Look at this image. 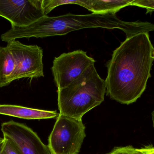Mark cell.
<instances>
[{"label": "cell", "mask_w": 154, "mask_h": 154, "mask_svg": "<svg viewBox=\"0 0 154 154\" xmlns=\"http://www.w3.org/2000/svg\"><path fill=\"white\" fill-rule=\"evenodd\" d=\"M154 51L147 33L126 38L113 52L107 64V95L120 104L135 102L151 77Z\"/></svg>", "instance_id": "1"}, {"label": "cell", "mask_w": 154, "mask_h": 154, "mask_svg": "<svg viewBox=\"0 0 154 154\" xmlns=\"http://www.w3.org/2000/svg\"><path fill=\"white\" fill-rule=\"evenodd\" d=\"M119 29L129 38L143 33H148L150 24L147 22H127L118 18L116 13H91L76 14L68 13L55 17L45 16L24 27L11 26L1 36L2 41L21 38H43L66 35L74 31L88 28Z\"/></svg>", "instance_id": "2"}, {"label": "cell", "mask_w": 154, "mask_h": 154, "mask_svg": "<svg viewBox=\"0 0 154 154\" xmlns=\"http://www.w3.org/2000/svg\"><path fill=\"white\" fill-rule=\"evenodd\" d=\"M106 93V81L98 74L94 65H91L69 85L57 89L59 114L82 119L104 101Z\"/></svg>", "instance_id": "3"}, {"label": "cell", "mask_w": 154, "mask_h": 154, "mask_svg": "<svg viewBox=\"0 0 154 154\" xmlns=\"http://www.w3.org/2000/svg\"><path fill=\"white\" fill-rule=\"evenodd\" d=\"M82 119L59 114L48 138L51 154H79L86 137Z\"/></svg>", "instance_id": "4"}, {"label": "cell", "mask_w": 154, "mask_h": 154, "mask_svg": "<svg viewBox=\"0 0 154 154\" xmlns=\"http://www.w3.org/2000/svg\"><path fill=\"white\" fill-rule=\"evenodd\" d=\"M6 46L15 61V69L12 81L44 77L43 50L41 47L37 45H25L16 40L8 42Z\"/></svg>", "instance_id": "5"}, {"label": "cell", "mask_w": 154, "mask_h": 154, "mask_svg": "<svg viewBox=\"0 0 154 154\" xmlns=\"http://www.w3.org/2000/svg\"><path fill=\"white\" fill-rule=\"evenodd\" d=\"M95 62L81 50L63 53L55 58L51 71L58 89L69 85Z\"/></svg>", "instance_id": "6"}, {"label": "cell", "mask_w": 154, "mask_h": 154, "mask_svg": "<svg viewBox=\"0 0 154 154\" xmlns=\"http://www.w3.org/2000/svg\"><path fill=\"white\" fill-rule=\"evenodd\" d=\"M0 16L10 22L11 26H27L48 16L43 0H0Z\"/></svg>", "instance_id": "7"}, {"label": "cell", "mask_w": 154, "mask_h": 154, "mask_svg": "<svg viewBox=\"0 0 154 154\" xmlns=\"http://www.w3.org/2000/svg\"><path fill=\"white\" fill-rule=\"evenodd\" d=\"M1 130L3 136L11 140L21 154H51L48 146L24 124L11 120L2 124Z\"/></svg>", "instance_id": "8"}, {"label": "cell", "mask_w": 154, "mask_h": 154, "mask_svg": "<svg viewBox=\"0 0 154 154\" xmlns=\"http://www.w3.org/2000/svg\"><path fill=\"white\" fill-rule=\"evenodd\" d=\"M134 0H65V5L76 4L92 13H116L122 8L132 5Z\"/></svg>", "instance_id": "9"}, {"label": "cell", "mask_w": 154, "mask_h": 154, "mask_svg": "<svg viewBox=\"0 0 154 154\" xmlns=\"http://www.w3.org/2000/svg\"><path fill=\"white\" fill-rule=\"evenodd\" d=\"M0 115L22 119H49L57 117L56 111H48L11 105H0Z\"/></svg>", "instance_id": "10"}, {"label": "cell", "mask_w": 154, "mask_h": 154, "mask_svg": "<svg viewBox=\"0 0 154 154\" xmlns=\"http://www.w3.org/2000/svg\"><path fill=\"white\" fill-rule=\"evenodd\" d=\"M15 69V61L11 51L7 46L0 47V87L12 82Z\"/></svg>", "instance_id": "11"}, {"label": "cell", "mask_w": 154, "mask_h": 154, "mask_svg": "<svg viewBox=\"0 0 154 154\" xmlns=\"http://www.w3.org/2000/svg\"><path fill=\"white\" fill-rule=\"evenodd\" d=\"M2 154H21L15 144L7 137L4 136Z\"/></svg>", "instance_id": "12"}, {"label": "cell", "mask_w": 154, "mask_h": 154, "mask_svg": "<svg viewBox=\"0 0 154 154\" xmlns=\"http://www.w3.org/2000/svg\"><path fill=\"white\" fill-rule=\"evenodd\" d=\"M107 154H143L138 149L131 146L124 147H115L110 152Z\"/></svg>", "instance_id": "13"}, {"label": "cell", "mask_w": 154, "mask_h": 154, "mask_svg": "<svg viewBox=\"0 0 154 154\" xmlns=\"http://www.w3.org/2000/svg\"><path fill=\"white\" fill-rule=\"evenodd\" d=\"M131 5L145 8L148 13L154 11V0H134Z\"/></svg>", "instance_id": "14"}, {"label": "cell", "mask_w": 154, "mask_h": 154, "mask_svg": "<svg viewBox=\"0 0 154 154\" xmlns=\"http://www.w3.org/2000/svg\"><path fill=\"white\" fill-rule=\"evenodd\" d=\"M138 150L143 154H154V147L153 146H146Z\"/></svg>", "instance_id": "15"}, {"label": "cell", "mask_w": 154, "mask_h": 154, "mask_svg": "<svg viewBox=\"0 0 154 154\" xmlns=\"http://www.w3.org/2000/svg\"><path fill=\"white\" fill-rule=\"evenodd\" d=\"M4 143V138L0 137V154H2V149L3 144Z\"/></svg>", "instance_id": "16"}, {"label": "cell", "mask_w": 154, "mask_h": 154, "mask_svg": "<svg viewBox=\"0 0 154 154\" xmlns=\"http://www.w3.org/2000/svg\"><path fill=\"white\" fill-rule=\"evenodd\" d=\"M152 120L153 126L154 128V110L152 113Z\"/></svg>", "instance_id": "17"}, {"label": "cell", "mask_w": 154, "mask_h": 154, "mask_svg": "<svg viewBox=\"0 0 154 154\" xmlns=\"http://www.w3.org/2000/svg\"><path fill=\"white\" fill-rule=\"evenodd\" d=\"M152 57L154 59V51L153 52L152 54Z\"/></svg>", "instance_id": "18"}]
</instances>
